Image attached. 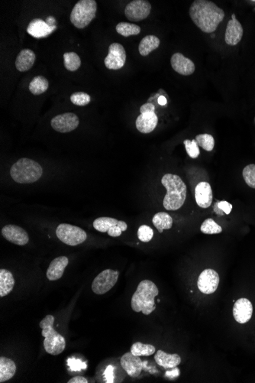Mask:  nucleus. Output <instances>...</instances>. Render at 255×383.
I'll return each mask as SVG.
<instances>
[{"mask_svg": "<svg viewBox=\"0 0 255 383\" xmlns=\"http://www.w3.org/2000/svg\"><path fill=\"white\" fill-rule=\"evenodd\" d=\"M189 14L194 23L205 33H213L225 18V12L208 0H195Z\"/></svg>", "mask_w": 255, "mask_h": 383, "instance_id": "obj_1", "label": "nucleus"}, {"mask_svg": "<svg viewBox=\"0 0 255 383\" xmlns=\"http://www.w3.org/2000/svg\"><path fill=\"white\" fill-rule=\"evenodd\" d=\"M167 194L163 200L164 208L167 210H177L184 204L186 198V185L180 176L166 174L161 179Z\"/></svg>", "mask_w": 255, "mask_h": 383, "instance_id": "obj_2", "label": "nucleus"}, {"mask_svg": "<svg viewBox=\"0 0 255 383\" xmlns=\"http://www.w3.org/2000/svg\"><path fill=\"white\" fill-rule=\"evenodd\" d=\"M159 290L155 283L150 280H143L138 286L137 290L132 298V308L136 312H142L149 315L156 309L155 297Z\"/></svg>", "mask_w": 255, "mask_h": 383, "instance_id": "obj_3", "label": "nucleus"}, {"mask_svg": "<svg viewBox=\"0 0 255 383\" xmlns=\"http://www.w3.org/2000/svg\"><path fill=\"white\" fill-rule=\"evenodd\" d=\"M43 175V169L37 161L23 158L18 160L10 169V175L19 184L38 182Z\"/></svg>", "mask_w": 255, "mask_h": 383, "instance_id": "obj_4", "label": "nucleus"}, {"mask_svg": "<svg viewBox=\"0 0 255 383\" xmlns=\"http://www.w3.org/2000/svg\"><path fill=\"white\" fill-rule=\"evenodd\" d=\"M54 323V316L49 314L40 322L39 326L42 329L41 335L44 338V350L49 354L57 356L65 351L66 341L55 331Z\"/></svg>", "mask_w": 255, "mask_h": 383, "instance_id": "obj_5", "label": "nucleus"}, {"mask_svg": "<svg viewBox=\"0 0 255 383\" xmlns=\"http://www.w3.org/2000/svg\"><path fill=\"white\" fill-rule=\"evenodd\" d=\"M96 11L97 4L95 0L78 1L73 8L70 16L71 23L78 29H84L96 17Z\"/></svg>", "mask_w": 255, "mask_h": 383, "instance_id": "obj_6", "label": "nucleus"}, {"mask_svg": "<svg viewBox=\"0 0 255 383\" xmlns=\"http://www.w3.org/2000/svg\"><path fill=\"white\" fill-rule=\"evenodd\" d=\"M56 235L62 243L71 246H78L87 240V233L81 227L68 224H60L56 230Z\"/></svg>", "mask_w": 255, "mask_h": 383, "instance_id": "obj_7", "label": "nucleus"}, {"mask_svg": "<svg viewBox=\"0 0 255 383\" xmlns=\"http://www.w3.org/2000/svg\"><path fill=\"white\" fill-rule=\"evenodd\" d=\"M119 271L106 269L99 273L92 284V290L96 295H104L112 289L117 283Z\"/></svg>", "mask_w": 255, "mask_h": 383, "instance_id": "obj_8", "label": "nucleus"}, {"mask_svg": "<svg viewBox=\"0 0 255 383\" xmlns=\"http://www.w3.org/2000/svg\"><path fill=\"white\" fill-rule=\"evenodd\" d=\"M151 11V5L146 0H134L126 6L124 15L130 21L140 22L147 19Z\"/></svg>", "mask_w": 255, "mask_h": 383, "instance_id": "obj_9", "label": "nucleus"}, {"mask_svg": "<svg viewBox=\"0 0 255 383\" xmlns=\"http://www.w3.org/2000/svg\"><path fill=\"white\" fill-rule=\"evenodd\" d=\"M80 124L79 118L73 113H65L56 116L50 121L51 127L60 133H68L74 131Z\"/></svg>", "mask_w": 255, "mask_h": 383, "instance_id": "obj_10", "label": "nucleus"}, {"mask_svg": "<svg viewBox=\"0 0 255 383\" xmlns=\"http://www.w3.org/2000/svg\"><path fill=\"white\" fill-rule=\"evenodd\" d=\"M126 62V52L124 47L119 43H112L109 47V53L104 63L109 70H119Z\"/></svg>", "mask_w": 255, "mask_h": 383, "instance_id": "obj_11", "label": "nucleus"}, {"mask_svg": "<svg viewBox=\"0 0 255 383\" xmlns=\"http://www.w3.org/2000/svg\"><path fill=\"white\" fill-rule=\"evenodd\" d=\"M219 284V274L215 270L210 268L202 271L197 282L199 290L206 295L214 293L217 290Z\"/></svg>", "mask_w": 255, "mask_h": 383, "instance_id": "obj_12", "label": "nucleus"}, {"mask_svg": "<svg viewBox=\"0 0 255 383\" xmlns=\"http://www.w3.org/2000/svg\"><path fill=\"white\" fill-rule=\"evenodd\" d=\"M2 235L7 241L18 246H25L29 242V234L19 226L12 224L5 226L2 229Z\"/></svg>", "mask_w": 255, "mask_h": 383, "instance_id": "obj_13", "label": "nucleus"}, {"mask_svg": "<svg viewBox=\"0 0 255 383\" xmlns=\"http://www.w3.org/2000/svg\"><path fill=\"white\" fill-rule=\"evenodd\" d=\"M121 367L130 376L139 377L143 369V362L140 356H135L131 352L124 353L120 360Z\"/></svg>", "mask_w": 255, "mask_h": 383, "instance_id": "obj_14", "label": "nucleus"}, {"mask_svg": "<svg viewBox=\"0 0 255 383\" xmlns=\"http://www.w3.org/2000/svg\"><path fill=\"white\" fill-rule=\"evenodd\" d=\"M253 314V306L247 298H240L235 301L233 307V316L235 320L239 323H245L251 318Z\"/></svg>", "mask_w": 255, "mask_h": 383, "instance_id": "obj_15", "label": "nucleus"}, {"mask_svg": "<svg viewBox=\"0 0 255 383\" xmlns=\"http://www.w3.org/2000/svg\"><path fill=\"white\" fill-rule=\"evenodd\" d=\"M172 68L178 74L183 76H189L195 71V65L194 62L185 57L181 53H175L170 59Z\"/></svg>", "mask_w": 255, "mask_h": 383, "instance_id": "obj_16", "label": "nucleus"}, {"mask_svg": "<svg viewBox=\"0 0 255 383\" xmlns=\"http://www.w3.org/2000/svg\"><path fill=\"white\" fill-rule=\"evenodd\" d=\"M195 198L197 205L201 208H208L213 203V194L208 182H202L195 188Z\"/></svg>", "mask_w": 255, "mask_h": 383, "instance_id": "obj_17", "label": "nucleus"}, {"mask_svg": "<svg viewBox=\"0 0 255 383\" xmlns=\"http://www.w3.org/2000/svg\"><path fill=\"white\" fill-rule=\"evenodd\" d=\"M57 26H50L47 22L42 19H36L29 23L27 28V32L35 38H43L50 35L56 30Z\"/></svg>", "mask_w": 255, "mask_h": 383, "instance_id": "obj_18", "label": "nucleus"}, {"mask_svg": "<svg viewBox=\"0 0 255 383\" xmlns=\"http://www.w3.org/2000/svg\"><path fill=\"white\" fill-rule=\"evenodd\" d=\"M158 123V117L155 112L141 114L136 120V128L140 133L148 134L155 130Z\"/></svg>", "mask_w": 255, "mask_h": 383, "instance_id": "obj_19", "label": "nucleus"}, {"mask_svg": "<svg viewBox=\"0 0 255 383\" xmlns=\"http://www.w3.org/2000/svg\"><path fill=\"white\" fill-rule=\"evenodd\" d=\"M242 25L238 20L228 21L225 34V41L228 45H237L243 37Z\"/></svg>", "mask_w": 255, "mask_h": 383, "instance_id": "obj_20", "label": "nucleus"}, {"mask_svg": "<svg viewBox=\"0 0 255 383\" xmlns=\"http://www.w3.org/2000/svg\"><path fill=\"white\" fill-rule=\"evenodd\" d=\"M68 263L69 260L66 256H59L51 261L46 272L47 279L49 281H56L62 278Z\"/></svg>", "mask_w": 255, "mask_h": 383, "instance_id": "obj_21", "label": "nucleus"}, {"mask_svg": "<svg viewBox=\"0 0 255 383\" xmlns=\"http://www.w3.org/2000/svg\"><path fill=\"white\" fill-rule=\"evenodd\" d=\"M36 56L33 50L23 49L16 58V68L20 72L29 71L35 64Z\"/></svg>", "mask_w": 255, "mask_h": 383, "instance_id": "obj_22", "label": "nucleus"}, {"mask_svg": "<svg viewBox=\"0 0 255 383\" xmlns=\"http://www.w3.org/2000/svg\"><path fill=\"white\" fill-rule=\"evenodd\" d=\"M155 361L166 369L176 368L181 363V358L178 354H169L163 350H158L155 356Z\"/></svg>", "mask_w": 255, "mask_h": 383, "instance_id": "obj_23", "label": "nucleus"}, {"mask_svg": "<svg viewBox=\"0 0 255 383\" xmlns=\"http://www.w3.org/2000/svg\"><path fill=\"white\" fill-rule=\"evenodd\" d=\"M16 372V365L11 359L0 357V382L11 379Z\"/></svg>", "mask_w": 255, "mask_h": 383, "instance_id": "obj_24", "label": "nucleus"}, {"mask_svg": "<svg viewBox=\"0 0 255 383\" xmlns=\"http://www.w3.org/2000/svg\"><path fill=\"white\" fill-rule=\"evenodd\" d=\"M15 286V279L11 271L7 269L0 270V297L8 295Z\"/></svg>", "mask_w": 255, "mask_h": 383, "instance_id": "obj_25", "label": "nucleus"}, {"mask_svg": "<svg viewBox=\"0 0 255 383\" xmlns=\"http://www.w3.org/2000/svg\"><path fill=\"white\" fill-rule=\"evenodd\" d=\"M160 43L161 41L158 37L155 35H147L139 44V53L142 56H148L153 50H156L159 47Z\"/></svg>", "mask_w": 255, "mask_h": 383, "instance_id": "obj_26", "label": "nucleus"}, {"mask_svg": "<svg viewBox=\"0 0 255 383\" xmlns=\"http://www.w3.org/2000/svg\"><path fill=\"white\" fill-rule=\"evenodd\" d=\"M152 223L156 227L158 232L162 234L164 230H170L173 226V219L171 216L165 212H159L154 216Z\"/></svg>", "mask_w": 255, "mask_h": 383, "instance_id": "obj_27", "label": "nucleus"}, {"mask_svg": "<svg viewBox=\"0 0 255 383\" xmlns=\"http://www.w3.org/2000/svg\"><path fill=\"white\" fill-rule=\"evenodd\" d=\"M48 81L43 76H36L29 84V88L34 95H40L47 91L48 89Z\"/></svg>", "mask_w": 255, "mask_h": 383, "instance_id": "obj_28", "label": "nucleus"}, {"mask_svg": "<svg viewBox=\"0 0 255 383\" xmlns=\"http://www.w3.org/2000/svg\"><path fill=\"white\" fill-rule=\"evenodd\" d=\"M118 220L115 218L102 216L97 218L93 222V227L95 230L101 233H107L109 229L118 225Z\"/></svg>", "mask_w": 255, "mask_h": 383, "instance_id": "obj_29", "label": "nucleus"}, {"mask_svg": "<svg viewBox=\"0 0 255 383\" xmlns=\"http://www.w3.org/2000/svg\"><path fill=\"white\" fill-rule=\"evenodd\" d=\"M115 29L119 35L124 37L138 35L141 32V28L139 25L129 22H120L116 25Z\"/></svg>", "mask_w": 255, "mask_h": 383, "instance_id": "obj_30", "label": "nucleus"}, {"mask_svg": "<svg viewBox=\"0 0 255 383\" xmlns=\"http://www.w3.org/2000/svg\"><path fill=\"white\" fill-rule=\"evenodd\" d=\"M63 65L69 71H76L81 65V58L77 53L67 52L63 54Z\"/></svg>", "mask_w": 255, "mask_h": 383, "instance_id": "obj_31", "label": "nucleus"}, {"mask_svg": "<svg viewBox=\"0 0 255 383\" xmlns=\"http://www.w3.org/2000/svg\"><path fill=\"white\" fill-rule=\"evenodd\" d=\"M156 352V349L151 344H144L141 342L135 343L131 347V353L137 356H149Z\"/></svg>", "mask_w": 255, "mask_h": 383, "instance_id": "obj_32", "label": "nucleus"}, {"mask_svg": "<svg viewBox=\"0 0 255 383\" xmlns=\"http://www.w3.org/2000/svg\"><path fill=\"white\" fill-rule=\"evenodd\" d=\"M200 231L203 234L213 235V234H221L222 232V228L212 218H208L202 224Z\"/></svg>", "mask_w": 255, "mask_h": 383, "instance_id": "obj_33", "label": "nucleus"}, {"mask_svg": "<svg viewBox=\"0 0 255 383\" xmlns=\"http://www.w3.org/2000/svg\"><path fill=\"white\" fill-rule=\"evenodd\" d=\"M196 142L199 146L203 148L207 151H213L215 146V139L213 136L210 134L197 135L195 138Z\"/></svg>", "mask_w": 255, "mask_h": 383, "instance_id": "obj_34", "label": "nucleus"}, {"mask_svg": "<svg viewBox=\"0 0 255 383\" xmlns=\"http://www.w3.org/2000/svg\"><path fill=\"white\" fill-rule=\"evenodd\" d=\"M242 175L247 186L255 189V165L250 164L246 166L243 169Z\"/></svg>", "mask_w": 255, "mask_h": 383, "instance_id": "obj_35", "label": "nucleus"}, {"mask_svg": "<svg viewBox=\"0 0 255 383\" xmlns=\"http://www.w3.org/2000/svg\"><path fill=\"white\" fill-rule=\"evenodd\" d=\"M90 100H91V97L90 95L84 92L74 93L71 96V101L76 106H87L90 103Z\"/></svg>", "mask_w": 255, "mask_h": 383, "instance_id": "obj_36", "label": "nucleus"}, {"mask_svg": "<svg viewBox=\"0 0 255 383\" xmlns=\"http://www.w3.org/2000/svg\"><path fill=\"white\" fill-rule=\"evenodd\" d=\"M154 237V231L149 226L142 225L138 230V237L140 241L148 243Z\"/></svg>", "mask_w": 255, "mask_h": 383, "instance_id": "obj_37", "label": "nucleus"}, {"mask_svg": "<svg viewBox=\"0 0 255 383\" xmlns=\"http://www.w3.org/2000/svg\"><path fill=\"white\" fill-rule=\"evenodd\" d=\"M183 144H184L185 148H186V152L190 158H198L200 151L198 144L196 142L195 139L192 141L186 139V140L183 141Z\"/></svg>", "mask_w": 255, "mask_h": 383, "instance_id": "obj_38", "label": "nucleus"}, {"mask_svg": "<svg viewBox=\"0 0 255 383\" xmlns=\"http://www.w3.org/2000/svg\"><path fill=\"white\" fill-rule=\"evenodd\" d=\"M219 209L224 212L225 214L228 215L231 213L232 210V205L230 203H228L226 200H222L216 203Z\"/></svg>", "mask_w": 255, "mask_h": 383, "instance_id": "obj_39", "label": "nucleus"}, {"mask_svg": "<svg viewBox=\"0 0 255 383\" xmlns=\"http://www.w3.org/2000/svg\"><path fill=\"white\" fill-rule=\"evenodd\" d=\"M107 234H109V236H110V237H118L121 235V234H122V231H121V229L117 225L115 226V227L109 229Z\"/></svg>", "mask_w": 255, "mask_h": 383, "instance_id": "obj_40", "label": "nucleus"}, {"mask_svg": "<svg viewBox=\"0 0 255 383\" xmlns=\"http://www.w3.org/2000/svg\"><path fill=\"white\" fill-rule=\"evenodd\" d=\"M147 112H155V105L151 103H147L145 104L142 105L140 108L141 114Z\"/></svg>", "mask_w": 255, "mask_h": 383, "instance_id": "obj_41", "label": "nucleus"}, {"mask_svg": "<svg viewBox=\"0 0 255 383\" xmlns=\"http://www.w3.org/2000/svg\"><path fill=\"white\" fill-rule=\"evenodd\" d=\"M113 366H109L105 372L106 382H114L113 381Z\"/></svg>", "mask_w": 255, "mask_h": 383, "instance_id": "obj_42", "label": "nucleus"}, {"mask_svg": "<svg viewBox=\"0 0 255 383\" xmlns=\"http://www.w3.org/2000/svg\"><path fill=\"white\" fill-rule=\"evenodd\" d=\"M68 383H88V380L87 378H84L83 376H75L74 378H71Z\"/></svg>", "mask_w": 255, "mask_h": 383, "instance_id": "obj_43", "label": "nucleus"}, {"mask_svg": "<svg viewBox=\"0 0 255 383\" xmlns=\"http://www.w3.org/2000/svg\"><path fill=\"white\" fill-rule=\"evenodd\" d=\"M158 104L161 105V106H165V105L167 104V101L165 96H160L159 98H158Z\"/></svg>", "mask_w": 255, "mask_h": 383, "instance_id": "obj_44", "label": "nucleus"}, {"mask_svg": "<svg viewBox=\"0 0 255 383\" xmlns=\"http://www.w3.org/2000/svg\"><path fill=\"white\" fill-rule=\"evenodd\" d=\"M46 21H47L46 22H47L50 26H54V25H55L56 20L54 17H52V16H49V17H47Z\"/></svg>", "mask_w": 255, "mask_h": 383, "instance_id": "obj_45", "label": "nucleus"}, {"mask_svg": "<svg viewBox=\"0 0 255 383\" xmlns=\"http://www.w3.org/2000/svg\"><path fill=\"white\" fill-rule=\"evenodd\" d=\"M118 226L121 229L122 232L126 231V230L128 229L127 224H126L125 222H124V221H118Z\"/></svg>", "mask_w": 255, "mask_h": 383, "instance_id": "obj_46", "label": "nucleus"}, {"mask_svg": "<svg viewBox=\"0 0 255 383\" xmlns=\"http://www.w3.org/2000/svg\"><path fill=\"white\" fill-rule=\"evenodd\" d=\"M232 20H237L236 18H235V14H232Z\"/></svg>", "mask_w": 255, "mask_h": 383, "instance_id": "obj_47", "label": "nucleus"}, {"mask_svg": "<svg viewBox=\"0 0 255 383\" xmlns=\"http://www.w3.org/2000/svg\"><path fill=\"white\" fill-rule=\"evenodd\" d=\"M211 38H215V35H212Z\"/></svg>", "mask_w": 255, "mask_h": 383, "instance_id": "obj_48", "label": "nucleus"}]
</instances>
